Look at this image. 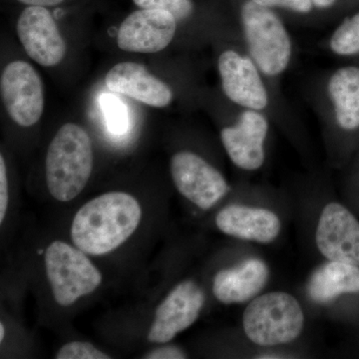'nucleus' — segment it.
<instances>
[{
  "instance_id": "obj_1",
  "label": "nucleus",
  "mask_w": 359,
  "mask_h": 359,
  "mask_svg": "<svg viewBox=\"0 0 359 359\" xmlns=\"http://www.w3.org/2000/svg\"><path fill=\"white\" fill-rule=\"evenodd\" d=\"M141 218V205L133 196L103 194L80 208L71 226V238L85 254H108L133 235Z\"/></svg>"
},
{
  "instance_id": "obj_2",
  "label": "nucleus",
  "mask_w": 359,
  "mask_h": 359,
  "mask_svg": "<svg viewBox=\"0 0 359 359\" xmlns=\"http://www.w3.org/2000/svg\"><path fill=\"white\" fill-rule=\"evenodd\" d=\"M93 147L88 132L66 123L52 139L45 159L47 188L54 199L69 202L84 190L93 171Z\"/></svg>"
},
{
  "instance_id": "obj_3",
  "label": "nucleus",
  "mask_w": 359,
  "mask_h": 359,
  "mask_svg": "<svg viewBox=\"0 0 359 359\" xmlns=\"http://www.w3.org/2000/svg\"><path fill=\"white\" fill-rule=\"evenodd\" d=\"M241 21L250 58L266 76H278L292 60L290 33L273 8L245 0Z\"/></svg>"
},
{
  "instance_id": "obj_4",
  "label": "nucleus",
  "mask_w": 359,
  "mask_h": 359,
  "mask_svg": "<svg viewBox=\"0 0 359 359\" xmlns=\"http://www.w3.org/2000/svg\"><path fill=\"white\" fill-rule=\"evenodd\" d=\"M304 316L299 302L287 292L261 295L250 302L243 316L248 339L257 346H273L294 341L302 334Z\"/></svg>"
},
{
  "instance_id": "obj_5",
  "label": "nucleus",
  "mask_w": 359,
  "mask_h": 359,
  "mask_svg": "<svg viewBox=\"0 0 359 359\" xmlns=\"http://www.w3.org/2000/svg\"><path fill=\"white\" fill-rule=\"evenodd\" d=\"M44 262L52 294L60 306H71L102 283V275L85 252L62 241L49 245Z\"/></svg>"
},
{
  "instance_id": "obj_6",
  "label": "nucleus",
  "mask_w": 359,
  "mask_h": 359,
  "mask_svg": "<svg viewBox=\"0 0 359 359\" xmlns=\"http://www.w3.org/2000/svg\"><path fill=\"white\" fill-rule=\"evenodd\" d=\"M0 93L7 114L18 126H34L44 112V86L39 73L30 63L11 61L2 70Z\"/></svg>"
},
{
  "instance_id": "obj_7",
  "label": "nucleus",
  "mask_w": 359,
  "mask_h": 359,
  "mask_svg": "<svg viewBox=\"0 0 359 359\" xmlns=\"http://www.w3.org/2000/svg\"><path fill=\"white\" fill-rule=\"evenodd\" d=\"M170 172L177 190L203 210L211 209L230 190L221 172L190 151L172 157Z\"/></svg>"
},
{
  "instance_id": "obj_8",
  "label": "nucleus",
  "mask_w": 359,
  "mask_h": 359,
  "mask_svg": "<svg viewBox=\"0 0 359 359\" xmlns=\"http://www.w3.org/2000/svg\"><path fill=\"white\" fill-rule=\"evenodd\" d=\"M16 32L26 54L35 62L43 67L62 62L67 45L46 7H26L18 18Z\"/></svg>"
},
{
  "instance_id": "obj_9",
  "label": "nucleus",
  "mask_w": 359,
  "mask_h": 359,
  "mask_svg": "<svg viewBox=\"0 0 359 359\" xmlns=\"http://www.w3.org/2000/svg\"><path fill=\"white\" fill-rule=\"evenodd\" d=\"M177 25L178 21L168 11L139 9L120 25L118 47L129 53H158L173 42Z\"/></svg>"
},
{
  "instance_id": "obj_10",
  "label": "nucleus",
  "mask_w": 359,
  "mask_h": 359,
  "mask_svg": "<svg viewBox=\"0 0 359 359\" xmlns=\"http://www.w3.org/2000/svg\"><path fill=\"white\" fill-rule=\"evenodd\" d=\"M218 71L222 89L231 102L250 110L268 107V91L252 58L229 49L219 55Z\"/></svg>"
},
{
  "instance_id": "obj_11",
  "label": "nucleus",
  "mask_w": 359,
  "mask_h": 359,
  "mask_svg": "<svg viewBox=\"0 0 359 359\" xmlns=\"http://www.w3.org/2000/svg\"><path fill=\"white\" fill-rule=\"evenodd\" d=\"M205 304L203 290L191 280L179 283L158 306L148 340L167 344L197 320Z\"/></svg>"
},
{
  "instance_id": "obj_12",
  "label": "nucleus",
  "mask_w": 359,
  "mask_h": 359,
  "mask_svg": "<svg viewBox=\"0 0 359 359\" xmlns=\"http://www.w3.org/2000/svg\"><path fill=\"white\" fill-rule=\"evenodd\" d=\"M318 250L330 261L359 266V222L344 205L330 203L316 233Z\"/></svg>"
},
{
  "instance_id": "obj_13",
  "label": "nucleus",
  "mask_w": 359,
  "mask_h": 359,
  "mask_svg": "<svg viewBox=\"0 0 359 359\" xmlns=\"http://www.w3.org/2000/svg\"><path fill=\"white\" fill-rule=\"evenodd\" d=\"M268 132L269 122L261 111L245 109L236 124L222 130L221 140L236 166L255 171L263 166Z\"/></svg>"
},
{
  "instance_id": "obj_14",
  "label": "nucleus",
  "mask_w": 359,
  "mask_h": 359,
  "mask_svg": "<svg viewBox=\"0 0 359 359\" xmlns=\"http://www.w3.org/2000/svg\"><path fill=\"white\" fill-rule=\"evenodd\" d=\"M105 83L111 91L151 107L166 108L173 102L171 87L140 63H117L106 74Z\"/></svg>"
},
{
  "instance_id": "obj_15",
  "label": "nucleus",
  "mask_w": 359,
  "mask_h": 359,
  "mask_svg": "<svg viewBox=\"0 0 359 359\" xmlns=\"http://www.w3.org/2000/svg\"><path fill=\"white\" fill-rule=\"evenodd\" d=\"M216 224L226 235L263 244L275 241L282 229L275 212L242 205L224 208L217 215Z\"/></svg>"
},
{
  "instance_id": "obj_16",
  "label": "nucleus",
  "mask_w": 359,
  "mask_h": 359,
  "mask_svg": "<svg viewBox=\"0 0 359 359\" xmlns=\"http://www.w3.org/2000/svg\"><path fill=\"white\" fill-rule=\"evenodd\" d=\"M268 266L250 259L235 268L222 269L215 276L212 292L223 304H241L256 297L268 283Z\"/></svg>"
},
{
  "instance_id": "obj_17",
  "label": "nucleus",
  "mask_w": 359,
  "mask_h": 359,
  "mask_svg": "<svg viewBox=\"0 0 359 359\" xmlns=\"http://www.w3.org/2000/svg\"><path fill=\"white\" fill-rule=\"evenodd\" d=\"M359 266L330 261L311 275L308 294L311 301L328 304L341 294H358Z\"/></svg>"
},
{
  "instance_id": "obj_18",
  "label": "nucleus",
  "mask_w": 359,
  "mask_h": 359,
  "mask_svg": "<svg viewBox=\"0 0 359 359\" xmlns=\"http://www.w3.org/2000/svg\"><path fill=\"white\" fill-rule=\"evenodd\" d=\"M327 92L340 128L353 131L359 127V67L346 66L328 80Z\"/></svg>"
},
{
  "instance_id": "obj_19",
  "label": "nucleus",
  "mask_w": 359,
  "mask_h": 359,
  "mask_svg": "<svg viewBox=\"0 0 359 359\" xmlns=\"http://www.w3.org/2000/svg\"><path fill=\"white\" fill-rule=\"evenodd\" d=\"M330 46L334 53L340 56L359 53V13L347 18L334 30Z\"/></svg>"
},
{
  "instance_id": "obj_20",
  "label": "nucleus",
  "mask_w": 359,
  "mask_h": 359,
  "mask_svg": "<svg viewBox=\"0 0 359 359\" xmlns=\"http://www.w3.org/2000/svg\"><path fill=\"white\" fill-rule=\"evenodd\" d=\"M110 132L117 135L124 134L128 129V113L121 100L111 94H104L100 99Z\"/></svg>"
},
{
  "instance_id": "obj_21",
  "label": "nucleus",
  "mask_w": 359,
  "mask_h": 359,
  "mask_svg": "<svg viewBox=\"0 0 359 359\" xmlns=\"http://www.w3.org/2000/svg\"><path fill=\"white\" fill-rule=\"evenodd\" d=\"M142 9H158L168 11L178 22L188 20L195 11L193 0H133Z\"/></svg>"
},
{
  "instance_id": "obj_22",
  "label": "nucleus",
  "mask_w": 359,
  "mask_h": 359,
  "mask_svg": "<svg viewBox=\"0 0 359 359\" xmlns=\"http://www.w3.org/2000/svg\"><path fill=\"white\" fill-rule=\"evenodd\" d=\"M57 359H109L108 354L99 351L88 342L73 341L59 349Z\"/></svg>"
},
{
  "instance_id": "obj_23",
  "label": "nucleus",
  "mask_w": 359,
  "mask_h": 359,
  "mask_svg": "<svg viewBox=\"0 0 359 359\" xmlns=\"http://www.w3.org/2000/svg\"><path fill=\"white\" fill-rule=\"evenodd\" d=\"M259 6L269 8H283L299 14H308L313 9L311 0H252Z\"/></svg>"
},
{
  "instance_id": "obj_24",
  "label": "nucleus",
  "mask_w": 359,
  "mask_h": 359,
  "mask_svg": "<svg viewBox=\"0 0 359 359\" xmlns=\"http://www.w3.org/2000/svg\"><path fill=\"white\" fill-rule=\"evenodd\" d=\"M8 179H7L6 165L4 156H0V223L6 217L8 207Z\"/></svg>"
},
{
  "instance_id": "obj_25",
  "label": "nucleus",
  "mask_w": 359,
  "mask_h": 359,
  "mask_svg": "<svg viewBox=\"0 0 359 359\" xmlns=\"http://www.w3.org/2000/svg\"><path fill=\"white\" fill-rule=\"evenodd\" d=\"M186 358V353L176 346L159 347L144 356V358L148 359H183Z\"/></svg>"
},
{
  "instance_id": "obj_26",
  "label": "nucleus",
  "mask_w": 359,
  "mask_h": 359,
  "mask_svg": "<svg viewBox=\"0 0 359 359\" xmlns=\"http://www.w3.org/2000/svg\"><path fill=\"white\" fill-rule=\"evenodd\" d=\"M18 1L27 6L50 7L62 4L65 0H18Z\"/></svg>"
},
{
  "instance_id": "obj_27",
  "label": "nucleus",
  "mask_w": 359,
  "mask_h": 359,
  "mask_svg": "<svg viewBox=\"0 0 359 359\" xmlns=\"http://www.w3.org/2000/svg\"><path fill=\"white\" fill-rule=\"evenodd\" d=\"M313 6L318 9H327L334 6L337 0H311Z\"/></svg>"
},
{
  "instance_id": "obj_28",
  "label": "nucleus",
  "mask_w": 359,
  "mask_h": 359,
  "mask_svg": "<svg viewBox=\"0 0 359 359\" xmlns=\"http://www.w3.org/2000/svg\"><path fill=\"white\" fill-rule=\"evenodd\" d=\"M4 334H6V330H4V323H1V325H0V341L4 340Z\"/></svg>"
}]
</instances>
